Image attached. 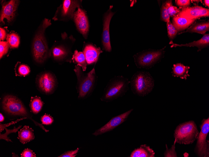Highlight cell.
I'll use <instances>...</instances> for the list:
<instances>
[{"label": "cell", "mask_w": 209, "mask_h": 157, "mask_svg": "<svg viewBox=\"0 0 209 157\" xmlns=\"http://www.w3.org/2000/svg\"><path fill=\"white\" fill-rule=\"evenodd\" d=\"M9 45L8 42L5 41H0V58L1 59L3 56L7 53L8 51Z\"/></svg>", "instance_id": "4dcf8cb0"}, {"label": "cell", "mask_w": 209, "mask_h": 157, "mask_svg": "<svg viewBox=\"0 0 209 157\" xmlns=\"http://www.w3.org/2000/svg\"><path fill=\"white\" fill-rule=\"evenodd\" d=\"M198 133L196 123L191 120L179 124L174 131V136L176 143L189 144L197 139Z\"/></svg>", "instance_id": "8992f818"}, {"label": "cell", "mask_w": 209, "mask_h": 157, "mask_svg": "<svg viewBox=\"0 0 209 157\" xmlns=\"http://www.w3.org/2000/svg\"><path fill=\"white\" fill-rule=\"evenodd\" d=\"M7 34L5 30L3 28H0V41H3L6 38Z\"/></svg>", "instance_id": "8d00e7d4"}, {"label": "cell", "mask_w": 209, "mask_h": 157, "mask_svg": "<svg viewBox=\"0 0 209 157\" xmlns=\"http://www.w3.org/2000/svg\"><path fill=\"white\" fill-rule=\"evenodd\" d=\"M33 130L28 126H24L18 133L17 137L20 141L23 144H25L34 139Z\"/></svg>", "instance_id": "603a6c76"}, {"label": "cell", "mask_w": 209, "mask_h": 157, "mask_svg": "<svg viewBox=\"0 0 209 157\" xmlns=\"http://www.w3.org/2000/svg\"><path fill=\"white\" fill-rule=\"evenodd\" d=\"M27 118L26 117H24L22 118H21V119H18L17 120L15 121H13L12 122L9 123L8 124H5V125H4L5 126H3L2 125H0V132H1L2 130H3L4 129V128L6 127H7V126H8L9 125H10L11 124H13L14 123H17V122L19 121H20L21 120H22L23 119H25L26 118Z\"/></svg>", "instance_id": "74e56055"}, {"label": "cell", "mask_w": 209, "mask_h": 157, "mask_svg": "<svg viewBox=\"0 0 209 157\" xmlns=\"http://www.w3.org/2000/svg\"><path fill=\"white\" fill-rule=\"evenodd\" d=\"M15 71L16 76H25L29 73L30 69L28 65L18 62L15 66Z\"/></svg>", "instance_id": "4316f807"}, {"label": "cell", "mask_w": 209, "mask_h": 157, "mask_svg": "<svg viewBox=\"0 0 209 157\" xmlns=\"http://www.w3.org/2000/svg\"><path fill=\"white\" fill-rule=\"evenodd\" d=\"M196 19L183 18L177 16L173 17L172 24L178 32H182L188 28Z\"/></svg>", "instance_id": "ffe728a7"}, {"label": "cell", "mask_w": 209, "mask_h": 157, "mask_svg": "<svg viewBox=\"0 0 209 157\" xmlns=\"http://www.w3.org/2000/svg\"><path fill=\"white\" fill-rule=\"evenodd\" d=\"M81 68L76 65L74 71L78 80L79 98H83L89 95L93 90L96 80L94 68L87 73H84Z\"/></svg>", "instance_id": "5b68a950"}, {"label": "cell", "mask_w": 209, "mask_h": 157, "mask_svg": "<svg viewBox=\"0 0 209 157\" xmlns=\"http://www.w3.org/2000/svg\"><path fill=\"white\" fill-rule=\"evenodd\" d=\"M176 4L180 7V8L189 7L191 3L190 0H176L175 1Z\"/></svg>", "instance_id": "e575fe53"}, {"label": "cell", "mask_w": 209, "mask_h": 157, "mask_svg": "<svg viewBox=\"0 0 209 157\" xmlns=\"http://www.w3.org/2000/svg\"><path fill=\"white\" fill-rule=\"evenodd\" d=\"M72 60L74 63L81 67L83 71H85L87 68V63L83 52L75 50L72 55Z\"/></svg>", "instance_id": "cb8c5ba5"}, {"label": "cell", "mask_w": 209, "mask_h": 157, "mask_svg": "<svg viewBox=\"0 0 209 157\" xmlns=\"http://www.w3.org/2000/svg\"><path fill=\"white\" fill-rule=\"evenodd\" d=\"M180 10L176 16L190 19H199L201 18L209 17V9L198 5L191 7L179 8Z\"/></svg>", "instance_id": "7c38bea8"}, {"label": "cell", "mask_w": 209, "mask_h": 157, "mask_svg": "<svg viewBox=\"0 0 209 157\" xmlns=\"http://www.w3.org/2000/svg\"><path fill=\"white\" fill-rule=\"evenodd\" d=\"M209 31V20L207 21L206 20H196L186 31L179 33L178 34L189 32L191 33H196L203 35Z\"/></svg>", "instance_id": "ac0fdd59"}, {"label": "cell", "mask_w": 209, "mask_h": 157, "mask_svg": "<svg viewBox=\"0 0 209 157\" xmlns=\"http://www.w3.org/2000/svg\"><path fill=\"white\" fill-rule=\"evenodd\" d=\"M43 104V102L39 97H32L30 104V107L32 112L37 114L41 110Z\"/></svg>", "instance_id": "d4e9b609"}, {"label": "cell", "mask_w": 209, "mask_h": 157, "mask_svg": "<svg viewBox=\"0 0 209 157\" xmlns=\"http://www.w3.org/2000/svg\"><path fill=\"white\" fill-rule=\"evenodd\" d=\"M180 10V8H178L172 5V2L170 3L168 8L167 12L170 17H173L179 13Z\"/></svg>", "instance_id": "1f68e13d"}, {"label": "cell", "mask_w": 209, "mask_h": 157, "mask_svg": "<svg viewBox=\"0 0 209 157\" xmlns=\"http://www.w3.org/2000/svg\"><path fill=\"white\" fill-rule=\"evenodd\" d=\"M129 83L128 78L122 76H115L108 83L100 100L109 102L122 97L129 90Z\"/></svg>", "instance_id": "3957f363"}, {"label": "cell", "mask_w": 209, "mask_h": 157, "mask_svg": "<svg viewBox=\"0 0 209 157\" xmlns=\"http://www.w3.org/2000/svg\"><path fill=\"white\" fill-rule=\"evenodd\" d=\"M21 157H36V154L30 149H25L21 154Z\"/></svg>", "instance_id": "d590c367"}, {"label": "cell", "mask_w": 209, "mask_h": 157, "mask_svg": "<svg viewBox=\"0 0 209 157\" xmlns=\"http://www.w3.org/2000/svg\"><path fill=\"white\" fill-rule=\"evenodd\" d=\"M133 110V109H131L113 117L104 125L97 129L92 135L96 136L112 130L125 122Z\"/></svg>", "instance_id": "4fadbf2b"}, {"label": "cell", "mask_w": 209, "mask_h": 157, "mask_svg": "<svg viewBox=\"0 0 209 157\" xmlns=\"http://www.w3.org/2000/svg\"><path fill=\"white\" fill-rule=\"evenodd\" d=\"M191 1L192 2L196 3H197V4L199 2H202L201 0H191Z\"/></svg>", "instance_id": "60d3db41"}, {"label": "cell", "mask_w": 209, "mask_h": 157, "mask_svg": "<svg viewBox=\"0 0 209 157\" xmlns=\"http://www.w3.org/2000/svg\"><path fill=\"white\" fill-rule=\"evenodd\" d=\"M73 20L78 31L85 39H87L89 24L86 11L81 7L78 8L74 13Z\"/></svg>", "instance_id": "8fae6325"}, {"label": "cell", "mask_w": 209, "mask_h": 157, "mask_svg": "<svg viewBox=\"0 0 209 157\" xmlns=\"http://www.w3.org/2000/svg\"><path fill=\"white\" fill-rule=\"evenodd\" d=\"M41 121L42 124L46 125L51 124L54 122V119L53 117L50 115L45 114L42 116Z\"/></svg>", "instance_id": "d6a6232c"}, {"label": "cell", "mask_w": 209, "mask_h": 157, "mask_svg": "<svg viewBox=\"0 0 209 157\" xmlns=\"http://www.w3.org/2000/svg\"><path fill=\"white\" fill-rule=\"evenodd\" d=\"M79 149L77 148L74 150H72L65 152L64 153L61 154L59 157H75L79 152Z\"/></svg>", "instance_id": "836d02e7"}, {"label": "cell", "mask_w": 209, "mask_h": 157, "mask_svg": "<svg viewBox=\"0 0 209 157\" xmlns=\"http://www.w3.org/2000/svg\"><path fill=\"white\" fill-rule=\"evenodd\" d=\"M169 44H171V47H176L177 46L196 47L198 48L197 52L201 51L205 48L207 47L209 45V34H205L200 39L197 41H194L192 42L185 44H178L174 43L172 41H170Z\"/></svg>", "instance_id": "d6986e66"}, {"label": "cell", "mask_w": 209, "mask_h": 157, "mask_svg": "<svg viewBox=\"0 0 209 157\" xmlns=\"http://www.w3.org/2000/svg\"><path fill=\"white\" fill-rule=\"evenodd\" d=\"M7 40L10 46L13 48H18L20 44V37L14 31H11L7 34Z\"/></svg>", "instance_id": "484cf974"}, {"label": "cell", "mask_w": 209, "mask_h": 157, "mask_svg": "<svg viewBox=\"0 0 209 157\" xmlns=\"http://www.w3.org/2000/svg\"><path fill=\"white\" fill-rule=\"evenodd\" d=\"M19 3V1L17 0L2 2L0 14L1 23L4 24L5 19H6L8 23L11 22L14 19Z\"/></svg>", "instance_id": "9a60e30c"}, {"label": "cell", "mask_w": 209, "mask_h": 157, "mask_svg": "<svg viewBox=\"0 0 209 157\" xmlns=\"http://www.w3.org/2000/svg\"><path fill=\"white\" fill-rule=\"evenodd\" d=\"M204 3V4L206 6H207L209 7V0H205L203 1Z\"/></svg>", "instance_id": "f35d334b"}, {"label": "cell", "mask_w": 209, "mask_h": 157, "mask_svg": "<svg viewBox=\"0 0 209 157\" xmlns=\"http://www.w3.org/2000/svg\"><path fill=\"white\" fill-rule=\"evenodd\" d=\"M61 40L57 42L51 49L50 51L51 56L54 60L57 61H69L70 62L68 58L69 57H71V54L66 44L70 36H68L67 34L64 32L61 34Z\"/></svg>", "instance_id": "9c48e42d"}, {"label": "cell", "mask_w": 209, "mask_h": 157, "mask_svg": "<svg viewBox=\"0 0 209 157\" xmlns=\"http://www.w3.org/2000/svg\"><path fill=\"white\" fill-rule=\"evenodd\" d=\"M176 141L175 140L174 144L172 146L171 148L169 149L167 147V144H166V150L164 153V157H177L176 153L175 151V144Z\"/></svg>", "instance_id": "f546056e"}, {"label": "cell", "mask_w": 209, "mask_h": 157, "mask_svg": "<svg viewBox=\"0 0 209 157\" xmlns=\"http://www.w3.org/2000/svg\"><path fill=\"white\" fill-rule=\"evenodd\" d=\"M4 120V118L3 115L0 113V122H3Z\"/></svg>", "instance_id": "ab89813d"}, {"label": "cell", "mask_w": 209, "mask_h": 157, "mask_svg": "<svg viewBox=\"0 0 209 157\" xmlns=\"http://www.w3.org/2000/svg\"><path fill=\"white\" fill-rule=\"evenodd\" d=\"M2 106L3 110L11 114L22 116L28 115L27 110L21 101L15 96H5L3 100Z\"/></svg>", "instance_id": "30bf717a"}, {"label": "cell", "mask_w": 209, "mask_h": 157, "mask_svg": "<svg viewBox=\"0 0 209 157\" xmlns=\"http://www.w3.org/2000/svg\"><path fill=\"white\" fill-rule=\"evenodd\" d=\"M190 68L189 66H185L181 63L174 64L172 68V76L186 80L187 77L190 76L188 74Z\"/></svg>", "instance_id": "7402d4cb"}, {"label": "cell", "mask_w": 209, "mask_h": 157, "mask_svg": "<svg viewBox=\"0 0 209 157\" xmlns=\"http://www.w3.org/2000/svg\"><path fill=\"white\" fill-rule=\"evenodd\" d=\"M172 2L171 0L163 2L161 10V20L168 23L170 21V17L167 13V9L170 3Z\"/></svg>", "instance_id": "83f0119b"}, {"label": "cell", "mask_w": 209, "mask_h": 157, "mask_svg": "<svg viewBox=\"0 0 209 157\" xmlns=\"http://www.w3.org/2000/svg\"><path fill=\"white\" fill-rule=\"evenodd\" d=\"M166 26L168 36L171 41H172L175 38L178 32L170 21L167 23Z\"/></svg>", "instance_id": "f1b7e54d"}, {"label": "cell", "mask_w": 209, "mask_h": 157, "mask_svg": "<svg viewBox=\"0 0 209 157\" xmlns=\"http://www.w3.org/2000/svg\"><path fill=\"white\" fill-rule=\"evenodd\" d=\"M155 152L150 146L142 144L139 147L135 149L131 153L130 157H154Z\"/></svg>", "instance_id": "44dd1931"}, {"label": "cell", "mask_w": 209, "mask_h": 157, "mask_svg": "<svg viewBox=\"0 0 209 157\" xmlns=\"http://www.w3.org/2000/svg\"><path fill=\"white\" fill-rule=\"evenodd\" d=\"M102 52L100 47L88 44L85 46L83 52L87 64H90L97 61L99 55Z\"/></svg>", "instance_id": "e0dca14e"}, {"label": "cell", "mask_w": 209, "mask_h": 157, "mask_svg": "<svg viewBox=\"0 0 209 157\" xmlns=\"http://www.w3.org/2000/svg\"><path fill=\"white\" fill-rule=\"evenodd\" d=\"M166 47L159 50L149 49L137 53L133 56L136 66L140 68H150L164 57Z\"/></svg>", "instance_id": "277c9868"}, {"label": "cell", "mask_w": 209, "mask_h": 157, "mask_svg": "<svg viewBox=\"0 0 209 157\" xmlns=\"http://www.w3.org/2000/svg\"><path fill=\"white\" fill-rule=\"evenodd\" d=\"M155 81L148 72L140 71L135 72L132 76L130 83L132 92L136 95L143 97L153 89Z\"/></svg>", "instance_id": "7a4b0ae2"}, {"label": "cell", "mask_w": 209, "mask_h": 157, "mask_svg": "<svg viewBox=\"0 0 209 157\" xmlns=\"http://www.w3.org/2000/svg\"><path fill=\"white\" fill-rule=\"evenodd\" d=\"M200 128L201 130L197 136L194 152L198 157H208L209 141L206 140V138L209 132V117L207 119H203Z\"/></svg>", "instance_id": "ba28073f"}, {"label": "cell", "mask_w": 209, "mask_h": 157, "mask_svg": "<svg viewBox=\"0 0 209 157\" xmlns=\"http://www.w3.org/2000/svg\"><path fill=\"white\" fill-rule=\"evenodd\" d=\"M51 25V20L45 18L38 27L33 38L32 53L34 60L38 63L45 61L51 56L45 35L46 29Z\"/></svg>", "instance_id": "6da1fadb"}, {"label": "cell", "mask_w": 209, "mask_h": 157, "mask_svg": "<svg viewBox=\"0 0 209 157\" xmlns=\"http://www.w3.org/2000/svg\"><path fill=\"white\" fill-rule=\"evenodd\" d=\"M38 84L42 91L46 94H50L54 90L55 80L51 73L46 72L41 75L39 78Z\"/></svg>", "instance_id": "2e32d148"}, {"label": "cell", "mask_w": 209, "mask_h": 157, "mask_svg": "<svg viewBox=\"0 0 209 157\" xmlns=\"http://www.w3.org/2000/svg\"><path fill=\"white\" fill-rule=\"evenodd\" d=\"M82 0H64L57 8L52 18L54 21H68L73 20L76 8H82Z\"/></svg>", "instance_id": "52a82bcc"}, {"label": "cell", "mask_w": 209, "mask_h": 157, "mask_svg": "<svg viewBox=\"0 0 209 157\" xmlns=\"http://www.w3.org/2000/svg\"><path fill=\"white\" fill-rule=\"evenodd\" d=\"M113 7V5L110 6L109 8L104 13L103 18L102 42L104 50L109 52L111 51L109 31L111 19L115 14V13L111 11Z\"/></svg>", "instance_id": "5bb4252c"}]
</instances>
